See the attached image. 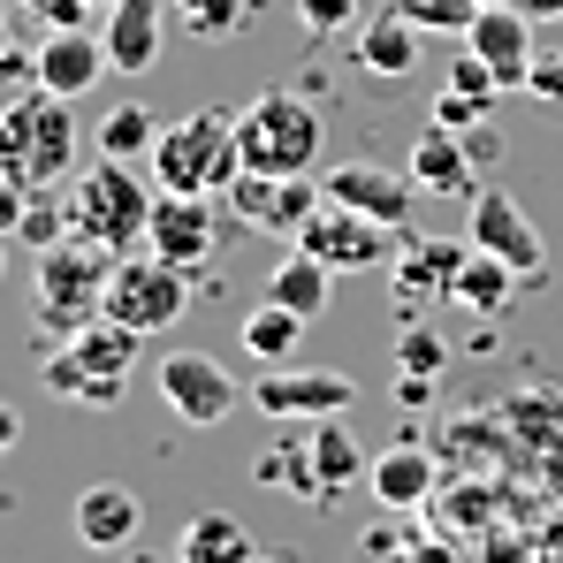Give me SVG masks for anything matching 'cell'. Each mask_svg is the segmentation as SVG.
<instances>
[{"instance_id": "obj_1", "label": "cell", "mask_w": 563, "mask_h": 563, "mask_svg": "<svg viewBox=\"0 0 563 563\" xmlns=\"http://www.w3.org/2000/svg\"><path fill=\"white\" fill-rule=\"evenodd\" d=\"M77 99L46 92V85H31V92H15L0 107V176L23 190H54L77 176V114H69Z\"/></svg>"}, {"instance_id": "obj_2", "label": "cell", "mask_w": 563, "mask_h": 563, "mask_svg": "<svg viewBox=\"0 0 563 563\" xmlns=\"http://www.w3.org/2000/svg\"><path fill=\"white\" fill-rule=\"evenodd\" d=\"M153 198L161 190L145 184L130 161H107L99 153L92 168H77V184L62 190V206H69V236H85L99 252H137L145 244V221H153Z\"/></svg>"}, {"instance_id": "obj_3", "label": "cell", "mask_w": 563, "mask_h": 563, "mask_svg": "<svg viewBox=\"0 0 563 563\" xmlns=\"http://www.w3.org/2000/svg\"><path fill=\"white\" fill-rule=\"evenodd\" d=\"M236 176H244L236 114H221V107H190L184 122H161V145H153V184H161V190H184V198H229Z\"/></svg>"}, {"instance_id": "obj_4", "label": "cell", "mask_w": 563, "mask_h": 563, "mask_svg": "<svg viewBox=\"0 0 563 563\" xmlns=\"http://www.w3.org/2000/svg\"><path fill=\"white\" fill-rule=\"evenodd\" d=\"M137 351H145V335L99 312L69 343L46 351V388H54L62 404H122V388L137 374Z\"/></svg>"}, {"instance_id": "obj_5", "label": "cell", "mask_w": 563, "mask_h": 563, "mask_svg": "<svg viewBox=\"0 0 563 563\" xmlns=\"http://www.w3.org/2000/svg\"><path fill=\"white\" fill-rule=\"evenodd\" d=\"M320 114L297 92H260L236 114V153L252 176H312L320 168Z\"/></svg>"}, {"instance_id": "obj_6", "label": "cell", "mask_w": 563, "mask_h": 563, "mask_svg": "<svg viewBox=\"0 0 563 563\" xmlns=\"http://www.w3.org/2000/svg\"><path fill=\"white\" fill-rule=\"evenodd\" d=\"M107 275H114V252H99L85 236H62V244H46L38 252V328L54 335V343H69L85 320H99V305H107Z\"/></svg>"}, {"instance_id": "obj_7", "label": "cell", "mask_w": 563, "mask_h": 563, "mask_svg": "<svg viewBox=\"0 0 563 563\" xmlns=\"http://www.w3.org/2000/svg\"><path fill=\"white\" fill-rule=\"evenodd\" d=\"M190 289L198 275L184 267H168L161 252H122L114 260V275H107V320H122V328H137V335H161V328H176L190 312Z\"/></svg>"}, {"instance_id": "obj_8", "label": "cell", "mask_w": 563, "mask_h": 563, "mask_svg": "<svg viewBox=\"0 0 563 563\" xmlns=\"http://www.w3.org/2000/svg\"><path fill=\"white\" fill-rule=\"evenodd\" d=\"M396 236H404V229H380V221H366V213L320 198V213L297 229V252L328 260L335 275H366V267H388V260H396Z\"/></svg>"}, {"instance_id": "obj_9", "label": "cell", "mask_w": 563, "mask_h": 563, "mask_svg": "<svg viewBox=\"0 0 563 563\" xmlns=\"http://www.w3.org/2000/svg\"><path fill=\"white\" fill-rule=\"evenodd\" d=\"M465 236L479 244V252H495V260H510L526 282H541V267H549V244H541V229H533V213L510 198V190L479 184L465 198Z\"/></svg>"}, {"instance_id": "obj_10", "label": "cell", "mask_w": 563, "mask_h": 563, "mask_svg": "<svg viewBox=\"0 0 563 563\" xmlns=\"http://www.w3.org/2000/svg\"><path fill=\"white\" fill-rule=\"evenodd\" d=\"M153 380H161V396H168V411L184 419V427H221L229 411H236V374L213 358V351H168L161 366H153Z\"/></svg>"}, {"instance_id": "obj_11", "label": "cell", "mask_w": 563, "mask_h": 563, "mask_svg": "<svg viewBox=\"0 0 563 563\" xmlns=\"http://www.w3.org/2000/svg\"><path fill=\"white\" fill-rule=\"evenodd\" d=\"M145 252H161L168 267L206 275L213 252H221V221H213V198H184V190H161L153 198V221H145Z\"/></svg>"}, {"instance_id": "obj_12", "label": "cell", "mask_w": 563, "mask_h": 563, "mask_svg": "<svg viewBox=\"0 0 563 563\" xmlns=\"http://www.w3.org/2000/svg\"><path fill=\"white\" fill-rule=\"evenodd\" d=\"M351 396H358V380L343 374V366H267V374L252 380V404L267 411V419H335V411H351Z\"/></svg>"}, {"instance_id": "obj_13", "label": "cell", "mask_w": 563, "mask_h": 563, "mask_svg": "<svg viewBox=\"0 0 563 563\" xmlns=\"http://www.w3.org/2000/svg\"><path fill=\"white\" fill-rule=\"evenodd\" d=\"M465 54H479V62L495 69V85H503V92H518V85L533 77V62H541V46H533V15H526L518 0L472 8V23H465Z\"/></svg>"}, {"instance_id": "obj_14", "label": "cell", "mask_w": 563, "mask_h": 563, "mask_svg": "<svg viewBox=\"0 0 563 563\" xmlns=\"http://www.w3.org/2000/svg\"><path fill=\"white\" fill-rule=\"evenodd\" d=\"M320 198H328V190L312 184V176H252V168H244L221 206H229L244 229H282V236H297V229L320 213Z\"/></svg>"}, {"instance_id": "obj_15", "label": "cell", "mask_w": 563, "mask_h": 563, "mask_svg": "<svg viewBox=\"0 0 563 563\" xmlns=\"http://www.w3.org/2000/svg\"><path fill=\"white\" fill-rule=\"evenodd\" d=\"M465 252H472V236L465 244H450V236H404V252H396V305H404V320H427L434 305H450Z\"/></svg>"}, {"instance_id": "obj_16", "label": "cell", "mask_w": 563, "mask_h": 563, "mask_svg": "<svg viewBox=\"0 0 563 563\" xmlns=\"http://www.w3.org/2000/svg\"><path fill=\"white\" fill-rule=\"evenodd\" d=\"M320 190H328L335 206L380 221V229H404V221H411V198H419L411 176H396V168H380V161H335V168L320 176Z\"/></svg>"}, {"instance_id": "obj_17", "label": "cell", "mask_w": 563, "mask_h": 563, "mask_svg": "<svg viewBox=\"0 0 563 563\" xmlns=\"http://www.w3.org/2000/svg\"><path fill=\"white\" fill-rule=\"evenodd\" d=\"M99 77H114V62H107V38H99L92 23L85 31H46L38 54H31V85H46V92H62V99H85Z\"/></svg>"}, {"instance_id": "obj_18", "label": "cell", "mask_w": 563, "mask_h": 563, "mask_svg": "<svg viewBox=\"0 0 563 563\" xmlns=\"http://www.w3.org/2000/svg\"><path fill=\"white\" fill-rule=\"evenodd\" d=\"M168 0H114L107 15H99V38H107V62H114V77H145L153 62H161V46H168Z\"/></svg>"}, {"instance_id": "obj_19", "label": "cell", "mask_w": 563, "mask_h": 563, "mask_svg": "<svg viewBox=\"0 0 563 563\" xmlns=\"http://www.w3.org/2000/svg\"><path fill=\"white\" fill-rule=\"evenodd\" d=\"M404 176L419 184V198H472V145L465 130H450V122H427L419 137H411V153H404Z\"/></svg>"}, {"instance_id": "obj_20", "label": "cell", "mask_w": 563, "mask_h": 563, "mask_svg": "<svg viewBox=\"0 0 563 563\" xmlns=\"http://www.w3.org/2000/svg\"><path fill=\"white\" fill-rule=\"evenodd\" d=\"M366 487H374L380 510H419V503H434L442 472L427 457V442H396V450H380L374 465H366Z\"/></svg>"}, {"instance_id": "obj_21", "label": "cell", "mask_w": 563, "mask_h": 563, "mask_svg": "<svg viewBox=\"0 0 563 563\" xmlns=\"http://www.w3.org/2000/svg\"><path fill=\"white\" fill-rule=\"evenodd\" d=\"M137 526H145V503H137L122 479H92V487L77 495V541H85V549H130Z\"/></svg>"}, {"instance_id": "obj_22", "label": "cell", "mask_w": 563, "mask_h": 563, "mask_svg": "<svg viewBox=\"0 0 563 563\" xmlns=\"http://www.w3.org/2000/svg\"><path fill=\"white\" fill-rule=\"evenodd\" d=\"M328 289H335V267L312 260V252H282L275 275H267V305L297 312V320H320L328 312Z\"/></svg>"}, {"instance_id": "obj_23", "label": "cell", "mask_w": 563, "mask_h": 563, "mask_svg": "<svg viewBox=\"0 0 563 563\" xmlns=\"http://www.w3.org/2000/svg\"><path fill=\"white\" fill-rule=\"evenodd\" d=\"M419 23L411 15H396V8H380L374 23L358 31V69H374V77H411L419 69Z\"/></svg>"}, {"instance_id": "obj_24", "label": "cell", "mask_w": 563, "mask_h": 563, "mask_svg": "<svg viewBox=\"0 0 563 563\" xmlns=\"http://www.w3.org/2000/svg\"><path fill=\"white\" fill-rule=\"evenodd\" d=\"M518 282H526V275H518L510 260H495V252H479V244H472L465 267H457V289H450V305H457V312H479V320H495V312L518 297Z\"/></svg>"}, {"instance_id": "obj_25", "label": "cell", "mask_w": 563, "mask_h": 563, "mask_svg": "<svg viewBox=\"0 0 563 563\" xmlns=\"http://www.w3.org/2000/svg\"><path fill=\"white\" fill-rule=\"evenodd\" d=\"M305 442H312V472H320V495H328V503H335V495L366 472V450L351 442L343 411H335V419H305Z\"/></svg>"}, {"instance_id": "obj_26", "label": "cell", "mask_w": 563, "mask_h": 563, "mask_svg": "<svg viewBox=\"0 0 563 563\" xmlns=\"http://www.w3.org/2000/svg\"><path fill=\"white\" fill-rule=\"evenodd\" d=\"M252 556H260V541L229 510H198L184 526V541H176V563H252Z\"/></svg>"}, {"instance_id": "obj_27", "label": "cell", "mask_w": 563, "mask_h": 563, "mask_svg": "<svg viewBox=\"0 0 563 563\" xmlns=\"http://www.w3.org/2000/svg\"><path fill=\"white\" fill-rule=\"evenodd\" d=\"M153 145H161L153 107L122 99V107H107V114H99V153H107V161H153Z\"/></svg>"}, {"instance_id": "obj_28", "label": "cell", "mask_w": 563, "mask_h": 563, "mask_svg": "<svg viewBox=\"0 0 563 563\" xmlns=\"http://www.w3.org/2000/svg\"><path fill=\"white\" fill-rule=\"evenodd\" d=\"M305 328H312V320H297V312H282V305H267V297H260V312H244V335H236V343H244V358L282 366V358L305 343Z\"/></svg>"}, {"instance_id": "obj_29", "label": "cell", "mask_w": 563, "mask_h": 563, "mask_svg": "<svg viewBox=\"0 0 563 563\" xmlns=\"http://www.w3.org/2000/svg\"><path fill=\"white\" fill-rule=\"evenodd\" d=\"M260 479H282V487H297V503H328V495H320V472H312L305 419H289V434H282L267 457H260Z\"/></svg>"}, {"instance_id": "obj_30", "label": "cell", "mask_w": 563, "mask_h": 563, "mask_svg": "<svg viewBox=\"0 0 563 563\" xmlns=\"http://www.w3.org/2000/svg\"><path fill=\"white\" fill-rule=\"evenodd\" d=\"M168 15L190 38H236L252 23V0H168Z\"/></svg>"}, {"instance_id": "obj_31", "label": "cell", "mask_w": 563, "mask_h": 563, "mask_svg": "<svg viewBox=\"0 0 563 563\" xmlns=\"http://www.w3.org/2000/svg\"><path fill=\"white\" fill-rule=\"evenodd\" d=\"M31 252H46V244H62L69 236V206H62V190H31V206H23V229H15Z\"/></svg>"}, {"instance_id": "obj_32", "label": "cell", "mask_w": 563, "mask_h": 563, "mask_svg": "<svg viewBox=\"0 0 563 563\" xmlns=\"http://www.w3.org/2000/svg\"><path fill=\"white\" fill-rule=\"evenodd\" d=\"M396 15H411L419 31H450V38H465V23H472V8L479 0H388Z\"/></svg>"}, {"instance_id": "obj_33", "label": "cell", "mask_w": 563, "mask_h": 563, "mask_svg": "<svg viewBox=\"0 0 563 563\" xmlns=\"http://www.w3.org/2000/svg\"><path fill=\"white\" fill-rule=\"evenodd\" d=\"M396 366H404V374H442V366H450V343H442L427 320H411L404 343H396Z\"/></svg>"}, {"instance_id": "obj_34", "label": "cell", "mask_w": 563, "mask_h": 563, "mask_svg": "<svg viewBox=\"0 0 563 563\" xmlns=\"http://www.w3.org/2000/svg\"><path fill=\"white\" fill-rule=\"evenodd\" d=\"M351 15H358V0H297V23H305L312 38H335V31H351Z\"/></svg>"}, {"instance_id": "obj_35", "label": "cell", "mask_w": 563, "mask_h": 563, "mask_svg": "<svg viewBox=\"0 0 563 563\" xmlns=\"http://www.w3.org/2000/svg\"><path fill=\"white\" fill-rule=\"evenodd\" d=\"M526 92H533V99H549V107H563V54H541V62H533Z\"/></svg>"}, {"instance_id": "obj_36", "label": "cell", "mask_w": 563, "mask_h": 563, "mask_svg": "<svg viewBox=\"0 0 563 563\" xmlns=\"http://www.w3.org/2000/svg\"><path fill=\"white\" fill-rule=\"evenodd\" d=\"M23 206H31V190L0 176V236H15V229H23Z\"/></svg>"}, {"instance_id": "obj_37", "label": "cell", "mask_w": 563, "mask_h": 563, "mask_svg": "<svg viewBox=\"0 0 563 563\" xmlns=\"http://www.w3.org/2000/svg\"><path fill=\"white\" fill-rule=\"evenodd\" d=\"M0 77H31V62H23L15 38H8V8H0Z\"/></svg>"}, {"instance_id": "obj_38", "label": "cell", "mask_w": 563, "mask_h": 563, "mask_svg": "<svg viewBox=\"0 0 563 563\" xmlns=\"http://www.w3.org/2000/svg\"><path fill=\"white\" fill-rule=\"evenodd\" d=\"M15 434H23V419H15V404H8V396H0V457H8V450H15Z\"/></svg>"}, {"instance_id": "obj_39", "label": "cell", "mask_w": 563, "mask_h": 563, "mask_svg": "<svg viewBox=\"0 0 563 563\" xmlns=\"http://www.w3.org/2000/svg\"><path fill=\"white\" fill-rule=\"evenodd\" d=\"M518 8H526L533 23H563V0H518Z\"/></svg>"}, {"instance_id": "obj_40", "label": "cell", "mask_w": 563, "mask_h": 563, "mask_svg": "<svg viewBox=\"0 0 563 563\" xmlns=\"http://www.w3.org/2000/svg\"><path fill=\"white\" fill-rule=\"evenodd\" d=\"M15 8H31V15H46V8H54V0H15Z\"/></svg>"}, {"instance_id": "obj_41", "label": "cell", "mask_w": 563, "mask_h": 563, "mask_svg": "<svg viewBox=\"0 0 563 563\" xmlns=\"http://www.w3.org/2000/svg\"><path fill=\"white\" fill-rule=\"evenodd\" d=\"M252 563H282V556H267V549H260V556H252Z\"/></svg>"}, {"instance_id": "obj_42", "label": "cell", "mask_w": 563, "mask_h": 563, "mask_svg": "<svg viewBox=\"0 0 563 563\" xmlns=\"http://www.w3.org/2000/svg\"><path fill=\"white\" fill-rule=\"evenodd\" d=\"M0 267H8V236H0Z\"/></svg>"}, {"instance_id": "obj_43", "label": "cell", "mask_w": 563, "mask_h": 563, "mask_svg": "<svg viewBox=\"0 0 563 563\" xmlns=\"http://www.w3.org/2000/svg\"><path fill=\"white\" fill-rule=\"evenodd\" d=\"M92 8H99V15H107V8H114V0H92Z\"/></svg>"}, {"instance_id": "obj_44", "label": "cell", "mask_w": 563, "mask_h": 563, "mask_svg": "<svg viewBox=\"0 0 563 563\" xmlns=\"http://www.w3.org/2000/svg\"><path fill=\"white\" fill-rule=\"evenodd\" d=\"M479 8H495V0H479Z\"/></svg>"}]
</instances>
